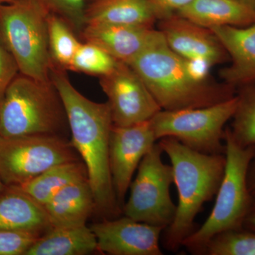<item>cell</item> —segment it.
Returning <instances> with one entry per match:
<instances>
[{"instance_id":"1","label":"cell","mask_w":255,"mask_h":255,"mask_svg":"<svg viewBox=\"0 0 255 255\" xmlns=\"http://www.w3.org/2000/svg\"><path fill=\"white\" fill-rule=\"evenodd\" d=\"M50 80L63 101L70 143L85 164L96 210L105 219L117 218L122 208L116 196L110 165V138L113 127L108 103L87 99L73 86L66 70L53 65Z\"/></svg>"},{"instance_id":"2","label":"cell","mask_w":255,"mask_h":255,"mask_svg":"<svg viewBox=\"0 0 255 255\" xmlns=\"http://www.w3.org/2000/svg\"><path fill=\"white\" fill-rule=\"evenodd\" d=\"M158 141L170 160L178 191L175 216L162 233V243L167 251L176 252L197 229L195 219L204 204L217 194L226 158L225 154L197 152L174 137H162Z\"/></svg>"},{"instance_id":"3","label":"cell","mask_w":255,"mask_h":255,"mask_svg":"<svg viewBox=\"0 0 255 255\" xmlns=\"http://www.w3.org/2000/svg\"><path fill=\"white\" fill-rule=\"evenodd\" d=\"M140 76L162 110L199 108L234 97L233 87L191 78L184 58L172 51L166 41L145 50L129 64Z\"/></svg>"},{"instance_id":"4","label":"cell","mask_w":255,"mask_h":255,"mask_svg":"<svg viewBox=\"0 0 255 255\" xmlns=\"http://www.w3.org/2000/svg\"><path fill=\"white\" fill-rule=\"evenodd\" d=\"M226 164L216 202L202 226L182 243L189 253L201 255L204 247L216 235L243 228L255 200L250 192L248 172L255 157V145L243 147L233 140L228 127L225 130Z\"/></svg>"},{"instance_id":"5","label":"cell","mask_w":255,"mask_h":255,"mask_svg":"<svg viewBox=\"0 0 255 255\" xmlns=\"http://www.w3.org/2000/svg\"><path fill=\"white\" fill-rule=\"evenodd\" d=\"M66 123L63 101L51 80L39 81L18 73L0 102L2 136L58 135Z\"/></svg>"},{"instance_id":"6","label":"cell","mask_w":255,"mask_h":255,"mask_svg":"<svg viewBox=\"0 0 255 255\" xmlns=\"http://www.w3.org/2000/svg\"><path fill=\"white\" fill-rule=\"evenodd\" d=\"M50 13L42 0H14L0 6V41L19 73L43 82L51 80L53 66L48 46Z\"/></svg>"},{"instance_id":"7","label":"cell","mask_w":255,"mask_h":255,"mask_svg":"<svg viewBox=\"0 0 255 255\" xmlns=\"http://www.w3.org/2000/svg\"><path fill=\"white\" fill-rule=\"evenodd\" d=\"M238 104V95L215 105L175 111L161 110L151 119L157 140L177 139L192 150L225 154V130Z\"/></svg>"},{"instance_id":"8","label":"cell","mask_w":255,"mask_h":255,"mask_svg":"<svg viewBox=\"0 0 255 255\" xmlns=\"http://www.w3.org/2000/svg\"><path fill=\"white\" fill-rule=\"evenodd\" d=\"M159 142L142 158L136 177L130 183V196L122 207L124 216L164 229L175 216L177 206L170 194L174 184L172 166L162 162Z\"/></svg>"},{"instance_id":"9","label":"cell","mask_w":255,"mask_h":255,"mask_svg":"<svg viewBox=\"0 0 255 255\" xmlns=\"http://www.w3.org/2000/svg\"><path fill=\"white\" fill-rule=\"evenodd\" d=\"M78 159L70 142L58 135H0V179L6 187L21 185L55 165Z\"/></svg>"},{"instance_id":"10","label":"cell","mask_w":255,"mask_h":255,"mask_svg":"<svg viewBox=\"0 0 255 255\" xmlns=\"http://www.w3.org/2000/svg\"><path fill=\"white\" fill-rule=\"evenodd\" d=\"M100 83L108 98L114 126L141 123L162 110L145 82L127 63L119 62L113 71L101 77Z\"/></svg>"},{"instance_id":"11","label":"cell","mask_w":255,"mask_h":255,"mask_svg":"<svg viewBox=\"0 0 255 255\" xmlns=\"http://www.w3.org/2000/svg\"><path fill=\"white\" fill-rule=\"evenodd\" d=\"M157 141L151 119L128 127H112L110 171L116 196L122 208L134 172Z\"/></svg>"},{"instance_id":"12","label":"cell","mask_w":255,"mask_h":255,"mask_svg":"<svg viewBox=\"0 0 255 255\" xmlns=\"http://www.w3.org/2000/svg\"><path fill=\"white\" fill-rule=\"evenodd\" d=\"M97 252L112 255H162L159 240L164 228L124 216L105 219L90 227Z\"/></svg>"},{"instance_id":"13","label":"cell","mask_w":255,"mask_h":255,"mask_svg":"<svg viewBox=\"0 0 255 255\" xmlns=\"http://www.w3.org/2000/svg\"><path fill=\"white\" fill-rule=\"evenodd\" d=\"M80 34L84 41L100 46L128 65L145 50L165 41L162 32L152 26L88 24Z\"/></svg>"},{"instance_id":"14","label":"cell","mask_w":255,"mask_h":255,"mask_svg":"<svg viewBox=\"0 0 255 255\" xmlns=\"http://www.w3.org/2000/svg\"><path fill=\"white\" fill-rule=\"evenodd\" d=\"M159 30L169 48L184 59L206 58L216 65L228 58L211 30L179 15L171 14L162 18Z\"/></svg>"},{"instance_id":"15","label":"cell","mask_w":255,"mask_h":255,"mask_svg":"<svg viewBox=\"0 0 255 255\" xmlns=\"http://www.w3.org/2000/svg\"><path fill=\"white\" fill-rule=\"evenodd\" d=\"M226 50L231 64L220 73L225 84L233 87L255 83V23L251 26L210 28Z\"/></svg>"},{"instance_id":"16","label":"cell","mask_w":255,"mask_h":255,"mask_svg":"<svg viewBox=\"0 0 255 255\" xmlns=\"http://www.w3.org/2000/svg\"><path fill=\"white\" fill-rule=\"evenodd\" d=\"M51 227L86 225L96 210L95 198L88 179L69 184L58 191L43 206Z\"/></svg>"},{"instance_id":"17","label":"cell","mask_w":255,"mask_h":255,"mask_svg":"<svg viewBox=\"0 0 255 255\" xmlns=\"http://www.w3.org/2000/svg\"><path fill=\"white\" fill-rule=\"evenodd\" d=\"M158 18L150 0H96L85 10V25L152 26Z\"/></svg>"},{"instance_id":"18","label":"cell","mask_w":255,"mask_h":255,"mask_svg":"<svg viewBox=\"0 0 255 255\" xmlns=\"http://www.w3.org/2000/svg\"><path fill=\"white\" fill-rule=\"evenodd\" d=\"M51 228L44 207L14 187L0 194V230L42 233Z\"/></svg>"},{"instance_id":"19","label":"cell","mask_w":255,"mask_h":255,"mask_svg":"<svg viewBox=\"0 0 255 255\" xmlns=\"http://www.w3.org/2000/svg\"><path fill=\"white\" fill-rule=\"evenodd\" d=\"M178 14L206 28L251 26L255 9L242 0H194Z\"/></svg>"},{"instance_id":"20","label":"cell","mask_w":255,"mask_h":255,"mask_svg":"<svg viewBox=\"0 0 255 255\" xmlns=\"http://www.w3.org/2000/svg\"><path fill=\"white\" fill-rule=\"evenodd\" d=\"M97 251V239L86 225L51 227L25 255H84Z\"/></svg>"},{"instance_id":"21","label":"cell","mask_w":255,"mask_h":255,"mask_svg":"<svg viewBox=\"0 0 255 255\" xmlns=\"http://www.w3.org/2000/svg\"><path fill=\"white\" fill-rule=\"evenodd\" d=\"M86 178L85 164L78 159L55 165L31 180L14 187L43 206L60 189Z\"/></svg>"},{"instance_id":"22","label":"cell","mask_w":255,"mask_h":255,"mask_svg":"<svg viewBox=\"0 0 255 255\" xmlns=\"http://www.w3.org/2000/svg\"><path fill=\"white\" fill-rule=\"evenodd\" d=\"M75 33L65 20L58 15L50 13L48 18V46L54 66L66 71L69 70L82 43Z\"/></svg>"},{"instance_id":"23","label":"cell","mask_w":255,"mask_h":255,"mask_svg":"<svg viewBox=\"0 0 255 255\" xmlns=\"http://www.w3.org/2000/svg\"><path fill=\"white\" fill-rule=\"evenodd\" d=\"M237 95V108L228 129L240 145H255V83L242 87Z\"/></svg>"},{"instance_id":"24","label":"cell","mask_w":255,"mask_h":255,"mask_svg":"<svg viewBox=\"0 0 255 255\" xmlns=\"http://www.w3.org/2000/svg\"><path fill=\"white\" fill-rule=\"evenodd\" d=\"M203 255H255V232L246 228L228 230L214 236Z\"/></svg>"},{"instance_id":"25","label":"cell","mask_w":255,"mask_h":255,"mask_svg":"<svg viewBox=\"0 0 255 255\" xmlns=\"http://www.w3.org/2000/svg\"><path fill=\"white\" fill-rule=\"evenodd\" d=\"M119 62L103 48L85 41L77 50L69 70L101 78L113 71Z\"/></svg>"},{"instance_id":"26","label":"cell","mask_w":255,"mask_h":255,"mask_svg":"<svg viewBox=\"0 0 255 255\" xmlns=\"http://www.w3.org/2000/svg\"><path fill=\"white\" fill-rule=\"evenodd\" d=\"M53 13L65 20L76 33L85 26L86 0H42Z\"/></svg>"},{"instance_id":"27","label":"cell","mask_w":255,"mask_h":255,"mask_svg":"<svg viewBox=\"0 0 255 255\" xmlns=\"http://www.w3.org/2000/svg\"><path fill=\"white\" fill-rule=\"evenodd\" d=\"M42 233L0 230V255H25Z\"/></svg>"},{"instance_id":"28","label":"cell","mask_w":255,"mask_h":255,"mask_svg":"<svg viewBox=\"0 0 255 255\" xmlns=\"http://www.w3.org/2000/svg\"><path fill=\"white\" fill-rule=\"evenodd\" d=\"M18 73L19 70L14 58L0 41V102Z\"/></svg>"},{"instance_id":"29","label":"cell","mask_w":255,"mask_h":255,"mask_svg":"<svg viewBox=\"0 0 255 255\" xmlns=\"http://www.w3.org/2000/svg\"><path fill=\"white\" fill-rule=\"evenodd\" d=\"M188 74L192 80L199 83L208 82L211 69L214 64L206 58H196L184 59Z\"/></svg>"},{"instance_id":"30","label":"cell","mask_w":255,"mask_h":255,"mask_svg":"<svg viewBox=\"0 0 255 255\" xmlns=\"http://www.w3.org/2000/svg\"><path fill=\"white\" fill-rule=\"evenodd\" d=\"M158 10L161 19L172 14V11H179L190 4L194 0H150Z\"/></svg>"},{"instance_id":"31","label":"cell","mask_w":255,"mask_h":255,"mask_svg":"<svg viewBox=\"0 0 255 255\" xmlns=\"http://www.w3.org/2000/svg\"><path fill=\"white\" fill-rule=\"evenodd\" d=\"M248 184L250 192L255 201V157L251 161L248 169Z\"/></svg>"},{"instance_id":"32","label":"cell","mask_w":255,"mask_h":255,"mask_svg":"<svg viewBox=\"0 0 255 255\" xmlns=\"http://www.w3.org/2000/svg\"><path fill=\"white\" fill-rule=\"evenodd\" d=\"M243 227L255 232V201L253 207H252L251 211H250L249 214H248L246 220H245Z\"/></svg>"},{"instance_id":"33","label":"cell","mask_w":255,"mask_h":255,"mask_svg":"<svg viewBox=\"0 0 255 255\" xmlns=\"http://www.w3.org/2000/svg\"><path fill=\"white\" fill-rule=\"evenodd\" d=\"M242 1H244L246 4L250 5L252 7L255 8V0H242Z\"/></svg>"},{"instance_id":"34","label":"cell","mask_w":255,"mask_h":255,"mask_svg":"<svg viewBox=\"0 0 255 255\" xmlns=\"http://www.w3.org/2000/svg\"><path fill=\"white\" fill-rule=\"evenodd\" d=\"M6 187L4 185V183L1 182V179H0V194H1L5 189H6Z\"/></svg>"},{"instance_id":"35","label":"cell","mask_w":255,"mask_h":255,"mask_svg":"<svg viewBox=\"0 0 255 255\" xmlns=\"http://www.w3.org/2000/svg\"><path fill=\"white\" fill-rule=\"evenodd\" d=\"M14 0H0V6L3 4H8V3L11 2Z\"/></svg>"}]
</instances>
